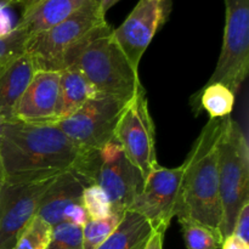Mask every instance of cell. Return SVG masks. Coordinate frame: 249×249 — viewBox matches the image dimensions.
I'll return each instance as SVG.
<instances>
[{"mask_svg":"<svg viewBox=\"0 0 249 249\" xmlns=\"http://www.w3.org/2000/svg\"><path fill=\"white\" fill-rule=\"evenodd\" d=\"M56 178L31 184H2L0 195V249L15 247L17 237L36 215L44 195Z\"/></svg>","mask_w":249,"mask_h":249,"instance_id":"7c38bea8","label":"cell"},{"mask_svg":"<svg viewBox=\"0 0 249 249\" xmlns=\"http://www.w3.org/2000/svg\"><path fill=\"white\" fill-rule=\"evenodd\" d=\"M232 235L249 243V201L243 204L236 216Z\"/></svg>","mask_w":249,"mask_h":249,"instance_id":"484cf974","label":"cell"},{"mask_svg":"<svg viewBox=\"0 0 249 249\" xmlns=\"http://www.w3.org/2000/svg\"><path fill=\"white\" fill-rule=\"evenodd\" d=\"M88 186L74 170L58 175L40 202L36 216L49 225L63 223V214L71 206L82 202V194Z\"/></svg>","mask_w":249,"mask_h":249,"instance_id":"5bb4252c","label":"cell"},{"mask_svg":"<svg viewBox=\"0 0 249 249\" xmlns=\"http://www.w3.org/2000/svg\"><path fill=\"white\" fill-rule=\"evenodd\" d=\"M88 220H89V216H88L82 202L71 206L70 208H67V211L65 212V214H63V221H65V223H71L74 224V225L84 226Z\"/></svg>","mask_w":249,"mask_h":249,"instance_id":"4316f807","label":"cell"},{"mask_svg":"<svg viewBox=\"0 0 249 249\" xmlns=\"http://www.w3.org/2000/svg\"><path fill=\"white\" fill-rule=\"evenodd\" d=\"M5 123H6V121H5L2 117H0V146H1V136H2V129H4V125ZM4 182V179H2V167H1V156H0V184H2Z\"/></svg>","mask_w":249,"mask_h":249,"instance_id":"d6a6232c","label":"cell"},{"mask_svg":"<svg viewBox=\"0 0 249 249\" xmlns=\"http://www.w3.org/2000/svg\"><path fill=\"white\" fill-rule=\"evenodd\" d=\"M129 101L97 94L56 126L80 150H96L114 139L117 124Z\"/></svg>","mask_w":249,"mask_h":249,"instance_id":"ba28073f","label":"cell"},{"mask_svg":"<svg viewBox=\"0 0 249 249\" xmlns=\"http://www.w3.org/2000/svg\"><path fill=\"white\" fill-rule=\"evenodd\" d=\"M58 71H36L16 108V121L53 123L58 97Z\"/></svg>","mask_w":249,"mask_h":249,"instance_id":"4fadbf2b","label":"cell"},{"mask_svg":"<svg viewBox=\"0 0 249 249\" xmlns=\"http://www.w3.org/2000/svg\"><path fill=\"white\" fill-rule=\"evenodd\" d=\"M226 117L209 119L182 163L175 216L190 218L220 233L223 221L219 194V141ZM221 235V233H220Z\"/></svg>","mask_w":249,"mask_h":249,"instance_id":"7a4b0ae2","label":"cell"},{"mask_svg":"<svg viewBox=\"0 0 249 249\" xmlns=\"http://www.w3.org/2000/svg\"><path fill=\"white\" fill-rule=\"evenodd\" d=\"M164 232L162 231L152 230V233L148 237L145 247L142 249H163V241H164Z\"/></svg>","mask_w":249,"mask_h":249,"instance_id":"83f0119b","label":"cell"},{"mask_svg":"<svg viewBox=\"0 0 249 249\" xmlns=\"http://www.w3.org/2000/svg\"><path fill=\"white\" fill-rule=\"evenodd\" d=\"M89 0H40L31 10L22 14L16 27L29 36L53 28L74 14Z\"/></svg>","mask_w":249,"mask_h":249,"instance_id":"2e32d148","label":"cell"},{"mask_svg":"<svg viewBox=\"0 0 249 249\" xmlns=\"http://www.w3.org/2000/svg\"><path fill=\"white\" fill-rule=\"evenodd\" d=\"M114 139L145 180L158 165L156 128L145 90L135 95L124 107L114 131Z\"/></svg>","mask_w":249,"mask_h":249,"instance_id":"9c48e42d","label":"cell"},{"mask_svg":"<svg viewBox=\"0 0 249 249\" xmlns=\"http://www.w3.org/2000/svg\"><path fill=\"white\" fill-rule=\"evenodd\" d=\"M36 68L28 53L10 63L0 75V117L6 122L16 121V108L31 83Z\"/></svg>","mask_w":249,"mask_h":249,"instance_id":"9a60e30c","label":"cell"},{"mask_svg":"<svg viewBox=\"0 0 249 249\" xmlns=\"http://www.w3.org/2000/svg\"><path fill=\"white\" fill-rule=\"evenodd\" d=\"M219 194L223 209L220 233L225 240L232 235L236 216L249 201L248 139L230 116L219 141Z\"/></svg>","mask_w":249,"mask_h":249,"instance_id":"8992f818","label":"cell"},{"mask_svg":"<svg viewBox=\"0 0 249 249\" xmlns=\"http://www.w3.org/2000/svg\"><path fill=\"white\" fill-rule=\"evenodd\" d=\"M73 170L87 185H99L117 213L129 211L145 181L116 139L96 150H82Z\"/></svg>","mask_w":249,"mask_h":249,"instance_id":"5b68a950","label":"cell"},{"mask_svg":"<svg viewBox=\"0 0 249 249\" xmlns=\"http://www.w3.org/2000/svg\"><path fill=\"white\" fill-rule=\"evenodd\" d=\"M112 31L113 28L108 26L87 41L68 60L67 67H77L97 94L130 101L145 88L139 71L133 67L116 43Z\"/></svg>","mask_w":249,"mask_h":249,"instance_id":"3957f363","label":"cell"},{"mask_svg":"<svg viewBox=\"0 0 249 249\" xmlns=\"http://www.w3.org/2000/svg\"><path fill=\"white\" fill-rule=\"evenodd\" d=\"M6 67H7V66H6ZM6 67H0V75L2 74V72H4V70H5V68H6Z\"/></svg>","mask_w":249,"mask_h":249,"instance_id":"e575fe53","label":"cell"},{"mask_svg":"<svg viewBox=\"0 0 249 249\" xmlns=\"http://www.w3.org/2000/svg\"><path fill=\"white\" fill-rule=\"evenodd\" d=\"M182 170V164L177 168L157 165L145 179L129 211L145 218L152 230L165 233L175 216Z\"/></svg>","mask_w":249,"mask_h":249,"instance_id":"8fae6325","label":"cell"},{"mask_svg":"<svg viewBox=\"0 0 249 249\" xmlns=\"http://www.w3.org/2000/svg\"><path fill=\"white\" fill-rule=\"evenodd\" d=\"M82 150L53 123L6 122L2 129V184L53 179L74 168Z\"/></svg>","mask_w":249,"mask_h":249,"instance_id":"6da1fadb","label":"cell"},{"mask_svg":"<svg viewBox=\"0 0 249 249\" xmlns=\"http://www.w3.org/2000/svg\"><path fill=\"white\" fill-rule=\"evenodd\" d=\"M224 4L223 46L207 83H223L237 94L249 71V0H224Z\"/></svg>","mask_w":249,"mask_h":249,"instance_id":"52a82bcc","label":"cell"},{"mask_svg":"<svg viewBox=\"0 0 249 249\" xmlns=\"http://www.w3.org/2000/svg\"><path fill=\"white\" fill-rule=\"evenodd\" d=\"M40 0H12L10 6H18L22 10V14L31 10L34 5H36Z\"/></svg>","mask_w":249,"mask_h":249,"instance_id":"4dcf8cb0","label":"cell"},{"mask_svg":"<svg viewBox=\"0 0 249 249\" xmlns=\"http://www.w3.org/2000/svg\"><path fill=\"white\" fill-rule=\"evenodd\" d=\"M151 233L152 228L145 218L126 211L116 230L96 249H142Z\"/></svg>","mask_w":249,"mask_h":249,"instance_id":"ac0fdd59","label":"cell"},{"mask_svg":"<svg viewBox=\"0 0 249 249\" xmlns=\"http://www.w3.org/2000/svg\"><path fill=\"white\" fill-rule=\"evenodd\" d=\"M221 249H249V243L242 241L237 236L230 235L223 241Z\"/></svg>","mask_w":249,"mask_h":249,"instance_id":"f1b7e54d","label":"cell"},{"mask_svg":"<svg viewBox=\"0 0 249 249\" xmlns=\"http://www.w3.org/2000/svg\"><path fill=\"white\" fill-rule=\"evenodd\" d=\"M12 29H14V27L11 24V18L4 11V9H0V38L7 36Z\"/></svg>","mask_w":249,"mask_h":249,"instance_id":"f546056e","label":"cell"},{"mask_svg":"<svg viewBox=\"0 0 249 249\" xmlns=\"http://www.w3.org/2000/svg\"><path fill=\"white\" fill-rule=\"evenodd\" d=\"M173 0H139L118 28L112 31L129 62L139 71L140 61L156 34L169 19Z\"/></svg>","mask_w":249,"mask_h":249,"instance_id":"30bf717a","label":"cell"},{"mask_svg":"<svg viewBox=\"0 0 249 249\" xmlns=\"http://www.w3.org/2000/svg\"><path fill=\"white\" fill-rule=\"evenodd\" d=\"M108 26L97 0H89L61 23L29 36L26 53L36 71L61 72L78 49Z\"/></svg>","mask_w":249,"mask_h":249,"instance_id":"277c9868","label":"cell"},{"mask_svg":"<svg viewBox=\"0 0 249 249\" xmlns=\"http://www.w3.org/2000/svg\"><path fill=\"white\" fill-rule=\"evenodd\" d=\"M53 226L34 216L21 231L12 249H46L51 240Z\"/></svg>","mask_w":249,"mask_h":249,"instance_id":"7402d4cb","label":"cell"},{"mask_svg":"<svg viewBox=\"0 0 249 249\" xmlns=\"http://www.w3.org/2000/svg\"><path fill=\"white\" fill-rule=\"evenodd\" d=\"M82 204L89 220H100L112 213V206L106 192L99 185H88L82 194Z\"/></svg>","mask_w":249,"mask_h":249,"instance_id":"603a6c76","label":"cell"},{"mask_svg":"<svg viewBox=\"0 0 249 249\" xmlns=\"http://www.w3.org/2000/svg\"><path fill=\"white\" fill-rule=\"evenodd\" d=\"M46 249H83V226L65 221L53 226Z\"/></svg>","mask_w":249,"mask_h":249,"instance_id":"cb8c5ba5","label":"cell"},{"mask_svg":"<svg viewBox=\"0 0 249 249\" xmlns=\"http://www.w3.org/2000/svg\"><path fill=\"white\" fill-rule=\"evenodd\" d=\"M1 187H2V184H0V195H1Z\"/></svg>","mask_w":249,"mask_h":249,"instance_id":"d590c367","label":"cell"},{"mask_svg":"<svg viewBox=\"0 0 249 249\" xmlns=\"http://www.w3.org/2000/svg\"><path fill=\"white\" fill-rule=\"evenodd\" d=\"M12 0H0V9H5L6 6H10Z\"/></svg>","mask_w":249,"mask_h":249,"instance_id":"836d02e7","label":"cell"},{"mask_svg":"<svg viewBox=\"0 0 249 249\" xmlns=\"http://www.w3.org/2000/svg\"><path fill=\"white\" fill-rule=\"evenodd\" d=\"M28 39V34L16 26L7 36L0 38V67H6L26 53Z\"/></svg>","mask_w":249,"mask_h":249,"instance_id":"d4e9b609","label":"cell"},{"mask_svg":"<svg viewBox=\"0 0 249 249\" xmlns=\"http://www.w3.org/2000/svg\"><path fill=\"white\" fill-rule=\"evenodd\" d=\"M187 249H221L223 236L218 231L190 218L178 219Z\"/></svg>","mask_w":249,"mask_h":249,"instance_id":"ffe728a7","label":"cell"},{"mask_svg":"<svg viewBox=\"0 0 249 249\" xmlns=\"http://www.w3.org/2000/svg\"><path fill=\"white\" fill-rule=\"evenodd\" d=\"M124 213L112 212L100 220H88L83 226V249H96L109 237L121 223Z\"/></svg>","mask_w":249,"mask_h":249,"instance_id":"44dd1931","label":"cell"},{"mask_svg":"<svg viewBox=\"0 0 249 249\" xmlns=\"http://www.w3.org/2000/svg\"><path fill=\"white\" fill-rule=\"evenodd\" d=\"M119 1H121V0H97V2H99L100 11H101V14L105 15V16H106V12Z\"/></svg>","mask_w":249,"mask_h":249,"instance_id":"1f68e13d","label":"cell"},{"mask_svg":"<svg viewBox=\"0 0 249 249\" xmlns=\"http://www.w3.org/2000/svg\"><path fill=\"white\" fill-rule=\"evenodd\" d=\"M236 94L223 83H207L191 97V107L195 114L204 109L209 119L229 117L235 106Z\"/></svg>","mask_w":249,"mask_h":249,"instance_id":"d6986e66","label":"cell"},{"mask_svg":"<svg viewBox=\"0 0 249 249\" xmlns=\"http://www.w3.org/2000/svg\"><path fill=\"white\" fill-rule=\"evenodd\" d=\"M95 95H97L95 88L77 67L71 66L62 70L60 72L58 97L53 122L70 117Z\"/></svg>","mask_w":249,"mask_h":249,"instance_id":"e0dca14e","label":"cell"}]
</instances>
